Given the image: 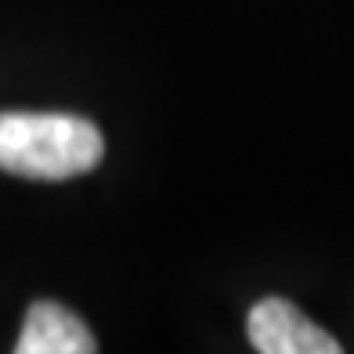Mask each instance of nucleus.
<instances>
[{"label": "nucleus", "mask_w": 354, "mask_h": 354, "mask_svg": "<svg viewBox=\"0 0 354 354\" xmlns=\"http://www.w3.org/2000/svg\"><path fill=\"white\" fill-rule=\"evenodd\" d=\"M246 333L253 351L261 354H340L344 351L333 333L315 326L300 308H293L282 297H268L253 304L246 318Z\"/></svg>", "instance_id": "nucleus-2"}, {"label": "nucleus", "mask_w": 354, "mask_h": 354, "mask_svg": "<svg viewBox=\"0 0 354 354\" xmlns=\"http://www.w3.org/2000/svg\"><path fill=\"white\" fill-rule=\"evenodd\" d=\"M105 138L98 123L69 112H0V170L66 181L102 163Z\"/></svg>", "instance_id": "nucleus-1"}, {"label": "nucleus", "mask_w": 354, "mask_h": 354, "mask_svg": "<svg viewBox=\"0 0 354 354\" xmlns=\"http://www.w3.org/2000/svg\"><path fill=\"white\" fill-rule=\"evenodd\" d=\"M94 336L69 308L51 300H37L26 315V326L19 333V354H91Z\"/></svg>", "instance_id": "nucleus-3"}]
</instances>
